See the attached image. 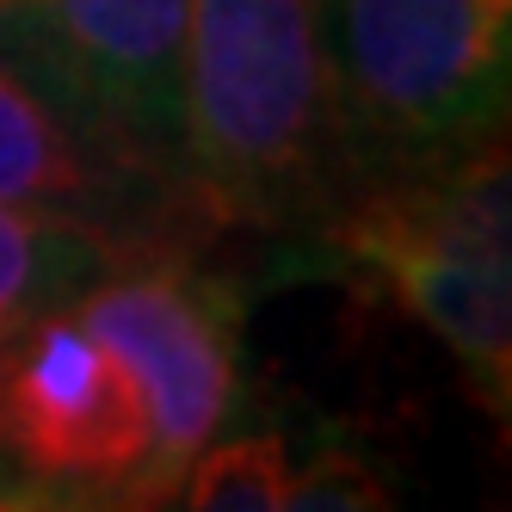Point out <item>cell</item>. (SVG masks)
<instances>
[{"mask_svg":"<svg viewBox=\"0 0 512 512\" xmlns=\"http://www.w3.org/2000/svg\"><path fill=\"white\" fill-rule=\"evenodd\" d=\"M346 149L321 0H186L179 186L278 223L334 192Z\"/></svg>","mask_w":512,"mask_h":512,"instance_id":"obj_1","label":"cell"},{"mask_svg":"<svg viewBox=\"0 0 512 512\" xmlns=\"http://www.w3.org/2000/svg\"><path fill=\"white\" fill-rule=\"evenodd\" d=\"M512 198L506 136L408 155L334 210V247L364 266L401 315L457 358L475 401L506 420L512 401Z\"/></svg>","mask_w":512,"mask_h":512,"instance_id":"obj_2","label":"cell"},{"mask_svg":"<svg viewBox=\"0 0 512 512\" xmlns=\"http://www.w3.org/2000/svg\"><path fill=\"white\" fill-rule=\"evenodd\" d=\"M512 0H321L346 136L389 161L500 124Z\"/></svg>","mask_w":512,"mask_h":512,"instance_id":"obj_3","label":"cell"},{"mask_svg":"<svg viewBox=\"0 0 512 512\" xmlns=\"http://www.w3.org/2000/svg\"><path fill=\"white\" fill-rule=\"evenodd\" d=\"M179 38L186 0H0V56H13L105 155L173 186Z\"/></svg>","mask_w":512,"mask_h":512,"instance_id":"obj_4","label":"cell"},{"mask_svg":"<svg viewBox=\"0 0 512 512\" xmlns=\"http://www.w3.org/2000/svg\"><path fill=\"white\" fill-rule=\"evenodd\" d=\"M155 451L149 401L75 309L0 340V457L44 488H136Z\"/></svg>","mask_w":512,"mask_h":512,"instance_id":"obj_5","label":"cell"},{"mask_svg":"<svg viewBox=\"0 0 512 512\" xmlns=\"http://www.w3.org/2000/svg\"><path fill=\"white\" fill-rule=\"evenodd\" d=\"M75 315L124 358L149 401L155 451L136 482V506H161L192 463L229 420L235 401V340L229 315L216 309L204 284H192L179 266L161 260H130L81 290Z\"/></svg>","mask_w":512,"mask_h":512,"instance_id":"obj_6","label":"cell"},{"mask_svg":"<svg viewBox=\"0 0 512 512\" xmlns=\"http://www.w3.org/2000/svg\"><path fill=\"white\" fill-rule=\"evenodd\" d=\"M136 179L142 173L105 155L13 56H0V198L93 223L99 210L124 204Z\"/></svg>","mask_w":512,"mask_h":512,"instance_id":"obj_7","label":"cell"},{"mask_svg":"<svg viewBox=\"0 0 512 512\" xmlns=\"http://www.w3.org/2000/svg\"><path fill=\"white\" fill-rule=\"evenodd\" d=\"M93 241H99V229L87 216L31 210V204L0 198V340L38 309H50V290L75 278Z\"/></svg>","mask_w":512,"mask_h":512,"instance_id":"obj_8","label":"cell"},{"mask_svg":"<svg viewBox=\"0 0 512 512\" xmlns=\"http://www.w3.org/2000/svg\"><path fill=\"white\" fill-rule=\"evenodd\" d=\"M284 494H290V438L241 432L192 451L167 500L198 512H284Z\"/></svg>","mask_w":512,"mask_h":512,"instance_id":"obj_9","label":"cell"},{"mask_svg":"<svg viewBox=\"0 0 512 512\" xmlns=\"http://www.w3.org/2000/svg\"><path fill=\"white\" fill-rule=\"evenodd\" d=\"M284 506H297V512H383L389 475L377 463H364L358 451H315L303 469L290 463Z\"/></svg>","mask_w":512,"mask_h":512,"instance_id":"obj_10","label":"cell"}]
</instances>
